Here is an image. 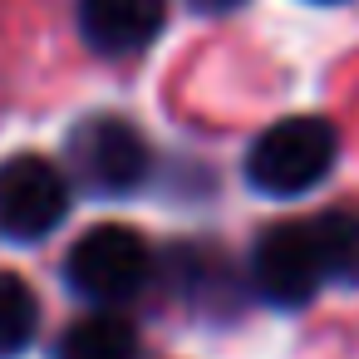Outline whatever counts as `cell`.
I'll return each mask as SVG.
<instances>
[{
  "instance_id": "11",
  "label": "cell",
  "mask_w": 359,
  "mask_h": 359,
  "mask_svg": "<svg viewBox=\"0 0 359 359\" xmlns=\"http://www.w3.org/2000/svg\"><path fill=\"white\" fill-rule=\"evenodd\" d=\"M187 6H192L197 15H231V11L246 6V0H187Z\"/></svg>"
},
{
  "instance_id": "4",
  "label": "cell",
  "mask_w": 359,
  "mask_h": 359,
  "mask_svg": "<svg viewBox=\"0 0 359 359\" xmlns=\"http://www.w3.org/2000/svg\"><path fill=\"white\" fill-rule=\"evenodd\" d=\"M65 217H69V177L50 158L20 153L0 163V236L45 241Z\"/></svg>"
},
{
  "instance_id": "1",
  "label": "cell",
  "mask_w": 359,
  "mask_h": 359,
  "mask_svg": "<svg viewBox=\"0 0 359 359\" xmlns=\"http://www.w3.org/2000/svg\"><path fill=\"white\" fill-rule=\"evenodd\" d=\"M334 163H339V128L330 118L295 114L271 123L246 148V182L271 202H290L315 192L334 172Z\"/></svg>"
},
{
  "instance_id": "5",
  "label": "cell",
  "mask_w": 359,
  "mask_h": 359,
  "mask_svg": "<svg viewBox=\"0 0 359 359\" xmlns=\"http://www.w3.org/2000/svg\"><path fill=\"white\" fill-rule=\"evenodd\" d=\"M325 285L310 226L300 222H276L256 236L251 246V295L276 305V310H300L315 300V290Z\"/></svg>"
},
{
  "instance_id": "6",
  "label": "cell",
  "mask_w": 359,
  "mask_h": 359,
  "mask_svg": "<svg viewBox=\"0 0 359 359\" xmlns=\"http://www.w3.org/2000/svg\"><path fill=\"white\" fill-rule=\"evenodd\" d=\"M168 0H79V35L89 50L123 60L163 35Z\"/></svg>"
},
{
  "instance_id": "7",
  "label": "cell",
  "mask_w": 359,
  "mask_h": 359,
  "mask_svg": "<svg viewBox=\"0 0 359 359\" xmlns=\"http://www.w3.org/2000/svg\"><path fill=\"white\" fill-rule=\"evenodd\" d=\"M55 359H138V330L114 305H104L60 334Z\"/></svg>"
},
{
  "instance_id": "12",
  "label": "cell",
  "mask_w": 359,
  "mask_h": 359,
  "mask_svg": "<svg viewBox=\"0 0 359 359\" xmlns=\"http://www.w3.org/2000/svg\"><path fill=\"white\" fill-rule=\"evenodd\" d=\"M315 6H334V0H315Z\"/></svg>"
},
{
  "instance_id": "3",
  "label": "cell",
  "mask_w": 359,
  "mask_h": 359,
  "mask_svg": "<svg viewBox=\"0 0 359 359\" xmlns=\"http://www.w3.org/2000/svg\"><path fill=\"white\" fill-rule=\"evenodd\" d=\"M69 172L94 197H128L148 182L153 148L128 118L94 114L69 128Z\"/></svg>"
},
{
  "instance_id": "9",
  "label": "cell",
  "mask_w": 359,
  "mask_h": 359,
  "mask_svg": "<svg viewBox=\"0 0 359 359\" xmlns=\"http://www.w3.org/2000/svg\"><path fill=\"white\" fill-rule=\"evenodd\" d=\"M40 330V300L25 276L0 271V359H15L35 344Z\"/></svg>"
},
{
  "instance_id": "8",
  "label": "cell",
  "mask_w": 359,
  "mask_h": 359,
  "mask_svg": "<svg viewBox=\"0 0 359 359\" xmlns=\"http://www.w3.org/2000/svg\"><path fill=\"white\" fill-rule=\"evenodd\" d=\"M310 226V241H315V256H320V271L330 285H359V212L354 207H334Z\"/></svg>"
},
{
  "instance_id": "10",
  "label": "cell",
  "mask_w": 359,
  "mask_h": 359,
  "mask_svg": "<svg viewBox=\"0 0 359 359\" xmlns=\"http://www.w3.org/2000/svg\"><path fill=\"white\" fill-rule=\"evenodd\" d=\"M182 266H187V276H182V295H187L197 310H207V315H212L222 295H236V280H231V271H226L217 256H202V251H192V246H187Z\"/></svg>"
},
{
  "instance_id": "2",
  "label": "cell",
  "mask_w": 359,
  "mask_h": 359,
  "mask_svg": "<svg viewBox=\"0 0 359 359\" xmlns=\"http://www.w3.org/2000/svg\"><path fill=\"white\" fill-rule=\"evenodd\" d=\"M65 280L74 295L94 305H128L153 280V246L143 231L123 222L89 226L65 256Z\"/></svg>"
}]
</instances>
